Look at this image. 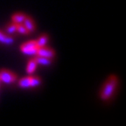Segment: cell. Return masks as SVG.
Listing matches in <instances>:
<instances>
[{
  "instance_id": "cell-9",
  "label": "cell",
  "mask_w": 126,
  "mask_h": 126,
  "mask_svg": "<svg viewBox=\"0 0 126 126\" xmlns=\"http://www.w3.org/2000/svg\"><path fill=\"white\" fill-rule=\"evenodd\" d=\"M37 62H36L35 59H31L27 63V66H26V73L32 75L35 72L36 68H37Z\"/></svg>"
},
{
  "instance_id": "cell-10",
  "label": "cell",
  "mask_w": 126,
  "mask_h": 126,
  "mask_svg": "<svg viewBox=\"0 0 126 126\" xmlns=\"http://www.w3.org/2000/svg\"><path fill=\"white\" fill-rule=\"evenodd\" d=\"M48 39H49V37L47 34H43L41 35L39 39L36 40V44H37L38 47H45L47 45V43L48 42Z\"/></svg>"
},
{
  "instance_id": "cell-1",
  "label": "cell",
  "mask_w": 126,
  "mask_h": 126,
  "mask_svg": "<svg viewBox=\"0 0 126 126\" xmlns=\"http://www.w3.org/2000/svg\"><path fill=\"white\" fill-rule=\"evenodd\" d=\"M118 80L116 75H110L105 81L104 85L102 87V90H101L100 98L102 101H108L110 97L112 96L113 94L115 93L117 87Z\"/></svg>"
},
{
  "instance_id": "cell-13",
  "label": "cell",
  "mask_w": 126,
  "mask_h": 126,
  "mask_svg": "<svg viewBox=\"0 0 126 126\" xmlns=\"http://www.w3.org/2000/svg\"><path fill=\"white\" fill-rule=\"evenodd\" d=\"M41 84V79L38 76H32L30 77V85L31 88H36L39 87V85Z\"/></svg>"
},
{
  "instance_id": "cell-14",
  "label": "cell",
  "mask_w": 126,
  "mask_h": 126,
  "mask_svg": "<svg viewBox=\"0 0 126 126\" xmlns=\"http://www.w3.org/2000/svg\"><path fill=\"white\" fill-rule=\"evenodd\" d=\"M17 32H19L20 34H22V35H27V34H29V32L25 27L23 24H19V25L17 26Z\"/></svg>"
},
{
  "instance_id": "cell-15",
  "label": "cell",
  "mask_w": 126,
  "mask_h": 126,
  "mask_svg": "<svg viewBox=\"0 0 126 126\" xmlns=\"http://www.w3.org/2000/svg\"><path fill=\"white\" fill-rule=\"evenodd\" d=\"M1 83H2V82H1V81H0V87H1Z\"/></svg>"
},
{
  "instance_id": "cell-5",
  "label": "cell",
  "mask_w": 126,
  "mask_h": 126,
  "mask_svg": "<svg viewBox=\"0 0 126 126\" xmlns=\"http://www.w3.org/2000/svg\"><path fill=\"white\" fill-rule=\"evenodd\" d=\"M23 25L25 26V27L27 29V31L29 32V33L33 32L36 29V25H35V23H34L33 19L32 18H30V17H27V16H26V18L24 20Z\"/></svg>"
},
{
  "instance_id": "cell-3",
  "label": "cell",
  "mask_w": 126,
  "mask_h": 126,
  "mask_svg": "<svg viewBox=\"0 0 126 126\" xmlns=\"http://www.w3.org/2000/svg\"><path fill=\"white\" fill-rule=\"evenodd\" d=\"M0 81L5 84H12L17 81V75L7 69L0 70Z\"/></svg>"
},
{
  "instance_id": "cell-8",
  "label": "cell",
  "mask_w": 126,
  "mask_h": 126,
  "mask_svg": "<svg viewBox=\"0 0 126 126\" xmlns=\"http://www.w3.org/2000/svg\"><path fill=\"white\" fill-rule=\"evenodd\" d=\"M35 61L37 64L42 66H50L52 64V59L47 57H43V56H39V55H35Z\"/></svg>"
},
{
  "instance_id": "cell-2",
  "label": "cell",
  "mask_w": 126,
  "mask_h": 126,
  "mask_svg": "<svg viewBox=\"0 0 126 126\" xmlns=\"http://www.w3.org/2000/svg\"><path fill=\"white\" fill-rule=\"evenodd\" d=\"M38 47L36 44V40H31L24 43L20 47V51L23 54L28 56H35L37 54Z\"/></svg>"
},
{
  "instance_id": "cell-12",
  "label": "cell",
  "mask_w": 126,
  "mask_h": 126,
  "mask_svg": "<svg viewBox=\"0 0 126 126\" xmlns=\"http://www.w3.org/2000/svg\"><path fill=\"white\" fill-rule=\"evenodd\" d=\"M17 26H18V25L15 24V23H13V22L11 23V24H9L5 28L6 33L9 34V35H12V34L17 32Z\"/></svg>"
},
{
  "instance_id": "cell-7",
  "label": "cell",
  "mask_w": 126,
  "mask_h": 126,
  "mask_svg": "<svg viewBox=\"0 0 126 126\" xmlns=\"http://www.w3.org/2000/svg\"><path fill=\"white\" fill-rule=\"evenodd\" d=\"M26 18V15L23 12H17V13L13 14L12 16V21L13 23L19 25V24H23L25 18Z\"/></svg>"
},
{
  "instance_id": "cell-4",
  "label": "cell",
  "mask_w": 126,
  "mask_h": 126,
  "mask_svg": "<svg viewBox=\"0 0 126 126\" xmlns=\"http://www.w3.org/2000/svg\"><path fill=\"white\" fill-rule=\"evenodd\" d=\"M39 56H43V57H47L49 58V59H53L55 56V52L53 49L49 48V47H38L37 50V54Z\"/></svg>"
},
{
  "instance_id": "cell-11",
  "label": "cell",
  "mask_w": 126,
  "mask_h": 126,
  "mask_svg": "<svg viewBox=\"0 0 126 126\" xmlns=\"http://www.w3.org/2000/svg\"><path fill=\"white\" fill-rule=\"evenodd\" d=\"M18 86L22 89H28V88H31V85H30V77H23L18 81Z\"/></svg>"
},
{
  "instance_id": "cell-6",
  "label": "cell",
  "mask_w": 126,
  "mask_h": 126,
  "mask_svg": "<svg viewBox=\"0 0 126 126\" xmlns=\"http://www.w3.org/2000/svg\"><path fill=\"white\" fill-rule=\"evenodd\" d=\"M14 42V39L9 34L4 33L3 32L0 31V43L4 45H12Z\"/></svg>"
}]
</instances>
